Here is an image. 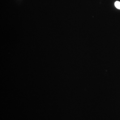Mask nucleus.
Listing matches in <instances>:
<instances>
[{"mask_svg": "<svg viewBox=\"0 0 120 120\" xmlns=\"http://www.w3.org/2000/svg\"><path fill=\"white\" fill-rule=\"evenodd\" d=\"M115 6L117 9H120V2L117 1L115 2Z\"/></svg>", "mask_w": 120, "mask_h": 120, "instance_id": "f257e3e1", "label": "nucleus"}]
</instances>
